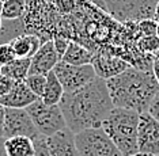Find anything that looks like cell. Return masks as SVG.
Here are the masks:
<instances>
[{
	"label": "cell",
	"mask_w": 159,
	"mask_h": 156,
	"mask_svg": "<svg viewBox=\"0 0 159 156\" xmlns=\"http://www.w3.org/2000/svg\"><path fill=\"white\" fill-rule=\"evenodd\" d=\"M139 156H154V155H142V154H140Z\"/></svg>",
	"instance_id": "obj_36"
},
{
	"label": "cell",
	"mask_w": 159,
	"mask_h": 156,
	"mask_svg": "<svg viewBox=\"0 0 159 156\" xmlns=\"http://www.w3.org/2000/svg\"><path fill=\"white\" fill-rule=\"evenodd\" d=\"M157 25L158 22H155L154 19H143L137 23V30H139L142 37L157 35Z\"/></svg>",
	"instance_id": "obj_23"
},
{
	"label": "cell",
	"mask_w": 159,
	"mask_h": 156,
	"mask_svg": "<svg viewBox=\"0 0 159 156\" xmlns=\"http://www.w3.org/2000/svg\"><path fill=\"white\" fill-rule=\"evenodd\" d=\"M59 106L72 133L90 128H101L113 109L106 80L95 78L89 84L72 92H64Z\"/></svg>",
	"instance_id": "obj_1"
},
{
	"label": "cell",
	"mask_w": 159,
	"mask_h": 156,
	"mask_svg": "<svg viewBox=\"0 0 159 156\" xmlns=\"http://www.w3.org/2000/svg\"><path fill=\"white\" fill-rule=\"evenodd\" d=\"M52 41H53V45H55L56 52H57V54H59V57H60V60H61V57H63L64 52H66V49H67V46H68V43H70V41L66 39V38H63V37H56L55 39H52Z\"/></svg>",
	"instance_id": "obj_26"
},
{
	"label": "cell",
	"mask_w": 159,
	"mask_h": 156,
	"mask_svg": "<svg viewBox=\"0 0 159 156\" xmlns=\"http://www.w3.org/2000/svg\"><path fill=\"white\" fill-rule=\"evenodd\" d=\"M151 71H152V75H154L155 80H157V82H158V84H159V56H154Z\"/></svg>",
	"instance_id": "obj_28"
},
{
	"label": "cell",
	"mask_w": 159,
	"mask_h": 156,
	"mask_svg": "<svg viewBox=\"0 0 159 156\" xmlns=\"http://www.w3.org/2000/svg\"><path fill=\"white\" fill-rule=\"evenodd\" d=\"M15 59H16V56H15V52H14L11 42L2 43V45H0V65H2V67L3 65H7Z\"/></svg>",
	"instance_id": "obj_24"
},
{
	"label": "cell",
	"mask_w": 159,
	"mask_h": 156,
	"mask_svg": "<svg viewBox=\"0 0 159 156\" xmlns=\"http://www.w3.org/2000/svg\"><path fill=\"white\" fill-rule=\"evenodd\" d=\"M26 110L30 114L37 130L45 137L53 136L67 128L66 118L59 105H46L41 99H37L29 105Z\"/></svg>",
	"instance_id": "obj_6"
},
{
	"label": "cell",
	"mask_w": 159,
	"mask_h": 156,
	"mask_svg": "<svg viewBox=\"0 0 159 156\" xmlns=\"http://www.w3.org/2000/svg\"><path fill=\"white\" fill-rule=\"evenodd\" d=\"M0 156H8L4 149V137H0Z\"/></svg>",
	"instance_id": "obj_30"
},
{
	"label": "cell",
	"mask_w": 159,
	"mask_h": 156,
	"mask_svg": "<svg viewBox=\"0 0 159 156\" xmlns=\"http://www.w3.org/2000/svg\"><path fill=\"white\" fill-rule=\"evenodd\" d=\"M157 37L159 38V22H158V25H157Z\"/></svg>",
	"instance_id": "obj_32"
},
{
	"label": "cell",
	"mask_w": 159,
	"mask_h": 156,
	"mask_svg": "<svg viewBox=\"0 0 159 156\" xmlns=\"http://www.w3.org/2000/svg\"><path fill=\"white\" fill-rule=\"evenodd\" d=\"M91 65L95 71V74L98 78L107 80L114 76L120 75L121 72H124L126 68H129V65L124 59L116 56H110V54H94Z\"/></svg>",
	"instance_id": "obj_11"
},
{
	"label": "cell",
	"mask_w": 159,
	"mask_h": 156,
	"mask_svg": "<svg viewBox=\"0 0 159 156\" xmlns=\"http://www.w3.org/2000/svg\"><path fill=\"white\" fill-rule=\"evenodd\" d=\"M59 61H60V57L55 49L53 41L42 42L39 49L31 57L29 75H33V74L48 75L50 71L55 69L56 64Z\"/></svg>",
	"instance_id": "obj_10"
},
{
	"label": "cell",
	"mask_w": 159,
	"mask_h": 156,
	"mask_svg": "<svg viewBox=\"0 0 159 156\" xmlns=\"http://www.w3.org/2000/svg\"><path fill=\"white\" fill-rule=\"evenodd\" d=\"M25 10H26V0H4L2 8L3 19H19L23 16Z\"/></svg>",
	"instance_id": "obj_19"
},
{
	"label": "cell",
	"mask_w": 159,
	"mask_h": 156,
	"mask_svg": "<svg viewBox=\"0 0 159 156\" xmlns=\"http://www.w3.org/2000/svg\"><path fill=\"white\" fill-rule=\"evenodd\" d=\"M140 154H136V155H131V156H139Z\"/></svg>",
	"instance_id": "obj_37"
},
{
	"label": "cell",
	"mask_w": 159,
	"mask_h": 156,
	"mask_svg": "<svg viewBox=\"0 0 159 156\" xmlns=\"http://www.w3.org/2000/svg\"><path fill=\"white\" fill-rule=\"evenodd\" d=\"M140 114L122 107H113L103 119L101 128L105 130L122 156L139 154L137 151V126Z\"/></svg>",
	"instance_id": "obj_3"
},
{
	"label": "cell",
	"mask_w": 159,
	"mask_h": 156,
	"mask_svg": "<svg viewBox=\"0 0 159 156\" xmlns=\"http://www.w3.org/2000/svg\"><path fill=\"white\" fill-rule=\"evenodd\" d=\"M137 151L142 155H159V122L147 111L139 117Z\"/></svg>",
	"instance_id": "obj_9"
},
{
	"label": "cell",
	"mask_w": 159,
	"mask_h": 156,
	"mask_svg": "<svg viewBox=\"0 0 159 156\" xmlns=\"http://www.w3.org/2000/svg\"><path fill=\"white\" fill-rule=\"evenodd\" d=\"M31 140H33V145H34V155L33 156H50L45 136L38 135Z\"/></svg>",
	"instance_id": "obj_22"
},
{
	"label": "cell",
	"mask_w": 159,
	"mask_h": 156,
	"mask_svg": "<svg viewBox=\"0 0 159 156\" xmlns=\"http://www.w3.org/2000/svg\"><path fill=\"white\" fill-rule=\"evenodd\" d=\"M41 43L42 42L39 41L38 37L31 34H22L11 41L16 59H27V57L31 59L33 54L39 49Z\"/></svg>",
	"instance_id": "obj_14"
},
{
	"label": "cell",
	"mask_w": 159,
	"mask_h": 156,
	"mask_svg": "<svg viewBox=\"0 0 159 156\" xmlns=\"http://www.w3.org/2000/svg\"><path fill=\"white\" fill-rule=\"evenodd\" d=\"M12 84H14L12 79H10L8 76H6V75H0V98H3L10 92Z\"/></svg>",
	"instance_id": "obj_25"
},
{
	"label": "cell",
	"mask_w": 159,
	"mask_h": 156,
	"mask_svg": "<svg viewBox=\"0 0 159 156\" xmlns=\"http://www.w3.org/2000/svg\"><path fill=\"white\" fill-rule=\"evenodd\" d=\"M25 83L27 84V87L31 90V92L34 95L41 98L45 90V84H46V75H39V74L27 75V78L25 79Z\"/></svg>",
	"instance_id": "obj_20"
},
{
	"label": "cell",
	"mask_w": 159,
	"mask_h": 156,
	"mask_svg": "<svg viewBox=\"0 0 159 156\" xmlns=\"http://www.w3.org/2000/svg\"><path fill=\"white\" fill-rule=\"evenodd\" d=\"M2 8H3V0H0V15H2Z\"/></svg>",
	"instance_id": "obj_33"
},
{
	"label": "cell",
	"mask_w": 159,
	"mask_h": 156,
	"mask_svg": "<svg viewBox=\"0 0 159 156\" xmlns=\"http://www.w3.org/2000/svg\"><path fill=\"white\" fill-rule=\"evenodd\" d=\"M158 156H159V155H158Z\"/></svg>",
	"instance_id": "obj_40"
},
{
	"label": "cell",
	"mask_w": 159,
	"mask_h": 156,
	"mask_svg": "<svg viewBox=\"0 0 159 156\" xmlns=\"http://www.w3.org/2000/svg\"><path fill=\"white\" fill-rule=\"evenodd\" d=\"M152 19L155 22H159V0L157 2V6H155V11H154V18Z\"/></svg>",
	"instance_id": "obj_31"
},
{
	"label": "cell",
	"mask_w": 159,
	"mask_h": 156,
	"mask_svg": "<svg viewBox=\"0 0 159 156\" xmlns=\"http://www.w3.org/2000/svg\"><path fill=\"white\" fill-rule=\"evenodd\" d=\"M39 98L31 92V90L27 87L25 80L14 82V84L10 90V92L0 98V103L4 107L12 109H26L29 105L35 102Z\"/></svg>",
	"instance_id": "obj_12"
},
{
	"label": "cell",
	"mask_w": 159,
	"mask_h": 156,
	"mask_svg": "<svg viewBox=\"0 0 159 156\" xmlns=\"http://www.w3.org/2000/svg\"><path fill=\"white\" fill-rule=\"evenodd\" d=\"M93 57H94L93 52H90L84 46L79 45L78 42L70 41L66 52L61 57V61L71 65H86V64H91Z\"/></svg>",
	"instance_id": "obj_15"
},
{
	"label": "cell",
	"mask_w": 159,
	"mask_h": 156,
	"mask_svg": "<svg viewBox=\"0 0 159 156\" xmlns=\"http://www.w3.org/2000/svg\"><path fill=\"white\" fill-rule=\"evenodd\" d=\"M114 107H122L142 114L148 110L155 95L159 92V84L152 71L129 67L120 75L106 80Z\"/></svg>",
	"instance_id": "obj_2"
},
{
	"label": "cell",
	"mask_w": 159,
	"mask_h": 156,
	"mask_svg": "<svg viewBox=\"0 0 159 156\" xmlns=\"http://www.w3.org/2000/svg\"><path fill=\"white\" fill-rule=\"evenodd\" d=\"M0 75H2V65H0Z\"/></svg>",
	"instance_id": "obj_38"
},
{
	"label": "cell",
	"mask_w": 159,
	"mask_h": 156,
	"mask_svg": "<svg viewBox=\"0 0 159 156\" xmlns=\"http://www.w3.org/2000/svg\"><path fill=\"white\" fill-rule=\"evenodd\" d=\"M50 156H79L75 145V135L68 128L46 137Z\"/></svg>",
	"instance_id": "obj_13"
},
{
	"label": "cell",
	"mask_w": 159,
	"mask_h": 156,
	"mask_svg": "<svg viewBox=\"0 0 159 156\" xmlns=\"http://www.w3.org/2000/svg\"><path fill=\"white\" fill-rule=\"evenodd\" d=\"M3 2H4V0H3Z\"/></svg>",
	"instance_id": "obj_39"
},
{
	"label": "cell",
	"mask_w": 159,
	"mask_h": 156,
	"mask_svg": "<svg viewBox=\"0 0 159 156\" xmlns=\"http://www.w3.org/2000/svg\"><path fill=\"white\" fill-rule=\"evenodd\" d=\"M4 149L8 156H33V140L26 136H15L4 139Z\"/></svg>",
	"instance_id": "obj_16"
},
{
	"label": "cell",
	"mask_w": 159,
	"mask_h": 156,
	"mask_svg": "<svg viewBox=\"0 0 159 156\" xmlns=\"http://www.w3.org/2000/svg\"><path fill=\"white\" fill-rule=\"evenodd\" d=\"M103 7L114 19L124 23H139L152 19L158 0H102Z\"/></svg>",
	"instance_id": "obj_4"
},
{
	"label": "cell",
	"mask_w": 159,
	"mask_h": 156,
	"mask_svg": "<svg viewBox=\"0 0 159 156\" xmlns=\"http://www.w3.org/2000/svg\"><path fill=\"white\" fill-rule=\"evenodd\" d=\"M2 25H3V18L0 16V29H2Z\"/></svg>",
	"instance_id": "obj_34"
},
{
	"label": "cell",
	"mask_w": 159,
	"mask_h": 156,
	"mask_svg": "<svg viewBox=\"0 0 159 156\" xmlns=\"http://www.w3.org/2000/svg\"><path fill=\"white\" fill-rule=\"evenodd\" d=\"M4 117H6V107L0 103V137H3V132H4Z\"/></svg>",
	"instance_id": "obj_29"
},
{
	"label": "cell",
	"mask_w": 159,
	"mask_h": 156,
	"mask_svg": "<svg viewBox=\"0 0 159 156\" xmlns=\"http://www.w3.org/2000/svg\"><path fill=\"white\" fill-rule=\"evenodd\" d=\"M53 72L59 78L61 86L64 88V92L76 91V90L84 87L86 84H89L97 76L91 64L71 65L61 60L56 64Z\"/></svg>",
	"instance_id": "obj_7"
},
{
	"label": "cell",
	"mask_w": 159,
	"mask_h": 156,
	"mask_svg": "<svg viewBox=\"0 0 159 156\" xmlns=\"http://www.w3.org/2000/svg\"><path fill=\"white\" fill-rule=\"evenodd\" d=\"M79 156H122L102 128H90L75 133Z\"/></svg>",
	"instance_id": "obj_5"
},
{
	"label": "cell",
	"mask_w": 159,
	"mask_h": 156,
	"mask_svg": "<svg viewBox=\"0 0 159 156\" xmlns=\"http://www.w3.org/2000/svg\"><path fill=\"white\" fill-rule=\"evenodd\" d=\"M30 61L31 59H15L11 63L2 67V75L8 76L14 82L18 80H25L29 75L30 69Z\"/></svg>",
	"instance_id": "obj_18"
},
{
	"label": "cell",
	"mask_w": 159,
	"mask_h": 156,
	"mask_svg": "<svg viewBox=\"0 0 159 156\" xmlns=\"http://www.w3.org/2000/svg\"><path fill=\"white\" fill-rule=\"evenodd\" d=\"M159 48V38L157 35H147L137 39V49L144 54H154Z\"/></svg>",
	"instance_id": "obj_21"
},
{
	"label": "cell",
	"mask_w": 159,
	"mask_h": 156,
	"mask_svg": "<svg viewBox=\"0 0 159 156\" xmlns=\"http://www.w3.org/2000/svg\"><path fill=\"white\" fill-rule=\"evenodd\" d=\"M38 135H41V133L35 128L33 119L26 109L6 107L4 132H3L4 139L15 136H26L30 139H34Z\"/></svg>",
	"instance_id": "obj_8"
},
{
	"label": "cell",
	"mask_w": 159,
	"mask_h": 156,
	"mask_svg": "<svg viewBox=\"0 0 159 156\" xmlns=\"http://www.w3.org/2000/svg\"><path fill=\"white\" fill-rule=\"evenodd\" d=\"M63 95H64V88H63V86H61L59 78L56 76L55 72L50 71L49 74L46 75L45 90L39 99L46 105H59Z\"/></svg>",
	"instance_id": "obj_17"
},
{
	"label": "cell",
	"mask_w": 159,
	"mask_h": 156,
	"mask_svg": "<svg viewBox=\"0 0 159 156\" xmlns=\"http://www.w3.org/2000/svg\"><path fill=\"white\" fill-rule=\"evenodd\" d=\"M155 56H159V48H158V50H157V53H155Z\"/></svg>",
	"instance_id": "obj_35"
},
{
	"label": "cell",
	"mask_w": 159,
	"mask_h": 156,
	"mask_svg": "<svg viewBox=\"0 0 159 156\" xmlns=\"http://www.w3.org/2000/svg\"><path fill=\"white\" fill-rule=\"evenodd\" d=\"M147 113L150 115H152V117L159 122V92L155 95V98L152 99V102L150 103Z\"/></svg>",
	"instance_id": "obj_27"
}]
</instances>
